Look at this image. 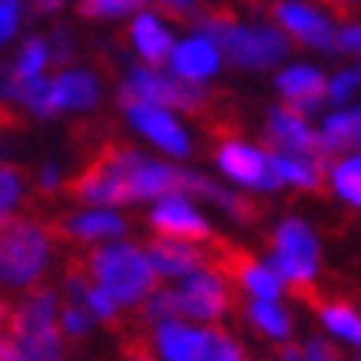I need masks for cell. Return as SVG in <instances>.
Masks as SVG:
<instances>
[{"label":"cell","mask_w":361,"mask_h":361,"mask_svg":"<svg viewBox=\"0 0 361 361\" xmlns=\"http://www.w3.org/2000/svg\"><path fill=\"white\" fill-rule=\"evenodd\" d=\"M358 142H361V136H358Z\"/></svg>","instance_id":"40"},{"label":"cell","mask_w":361,"mask_h":361,"mask_svg":"<svg viewBox=\"0 0 361 361\" xmlns=\"http://www.w3.org/2000/svg\"><path fill=\"white\" fill-rule=\"evenodd\" d=\"M219 60H222V50L209 37H202V33L189 37L183 44H176L173 54H169L173 77L186 80V83H196V87L219 70Z\"/></svg>","instance_id":"14"},{"label":"cell","mask_w":361,"mask_h":361,"mask_svg":"<svg viewBox=\"0 0 361 361\" xmlns=\"http://www.w3.org/2000/svg\"><path fill=\"white\" fill-rule=\"evenodd\" d=\"M11 335L20 345L23 361H60L63 345L56 331V298L54 292H33L13 308Z\"/></svg>","instance_id":"5"},{"label":"cell","mask_w":361,"mask_h":361,"mask_svg":"<svg viewBox=\"0 0 361 361\" xmlns=\"http://www.w3.org/2000/svg\"><path fill=\"white\" fill-rule=\"evenodd\" d=\"M63 232L70 239L80 242H97V239H116L126 232V222L110 212V209H93V212H80L73 219L63 222Z\"/></svg>","instance_id":"20"},{"label":"cell","mask_w":361,"mask_h":361,"mask_svg":"<svg viewBox=\"0 0 361 361\" xmlns=\"http://www.w3.org/2000/svg\"><path fill=\"white\" fill-rule=\"evenodd\" d=\"M335 47H341V50H361V23H351V27H345V30L338 33V40H335Z\"/></svg>","instance_id":"35"},{"label":"cell","mask_w":361,"mask_h":361,"mask_svg":"<svg viewBox=\"0 0 361 361\" xmlns=\"http://www.w3.org/2000/svg\"><path fill=\"white\" fill-rule=\"evenodd\" d=\"M50 262V232L37 222L7 219L0 226V285L20 288L44 275Z\"/></svg>","instance_id":"4"},{"label":"cell","mask_w":361,"mask_h":361,"mask_svg":"<svg viewBox=\"0 0 361 361\" xmlns=\"http://www.w3.org/2000/svg\"><path fill=\"white\" fill-rule=\"evenodd\" d=\"M123 110H126L133 126L146 140H153L159 149L173 156H189V136L169 110H159V106H149V103H123Z\"/></svg>","instance_id":"12"},{"label":"cell","mask_w":361,"mask_h":361,"mask_svg":"<svg viewBox=\"0 0 361 361\" xmlns=\"http://www.w3.org/2000/svg\"><path fill=\"white\" fill-rule=\"evenodd\" d=\"M17 199H20V176L7 169V166H0V222L7 219V209Z\"/></svg>","instance_id":"30"},{"label":"cell","mask_w":361,"mask_h":361,"mask_svg":"<svg viewBox=\"0 0 361 361\" xmlns=\"http://www.w3.org/2000/svg\"><path fill=\"white\" fill-rule=\"evenodd\" d=\"M269 156V169L272 176L282 183H292V186H302V189H315L322 183V173H318V163L315 159H305V156H288V153H279L272 149Z\"/></svg>","instance_id":"21"},{"label":"cell","mask_w":361,"mask_h":361,"mask_svg":"<svg viewBox=\"0 0 361 361\" xmlns=\"http://www.w3.org/2000/svg\"><path fill=\"white\" fill-rule=\"evenodd\" d=\"M17 23H20V4H4L0 0V47L17 33Z\"/></svg>","instance_id":"33"},{"label":"cell","mask_w":361,"mask_h":361,"mask_svg":"<svg viewBox=\"0 0 361 361\" xmlns=\"http://www.w3.org/2000/svg\"><path fill=\"white\" fill-rule=\"evenodd\" d=\"M60 325H63L70 335H87L90 325H93V315L80 305H66L63 312H60Z\"/></svg>","instance_id":"31"},{"label":"cell","mask_w":361,"mask_h":361,"mask_svg":"<svg viewBox=\"0 0 361 361\" xmlns=\"http://www.w3.org/2000/svg\"><path fill=\"white\" fill-rule=\"evenodd\" d=\"M156 348L163 361H242V348L219 329H199L189 322L156 325Z\"/></svg>","instance_id":"6"},{"label":"cell","mask_w":361,"mask_h":361,"mask_svg":"<svg viewBox=\"0 0 361 361\" xmlns=\"http://www.w3.org/2000/svg\"><path fill=\"white\" fill-rule=\"evenodd\" d=\"M322 312V322L325 329L335 331L338 338L351 341V345H361V315L345 302H329V305H318Z\"/></svg>","instance_id":"23"},{"label":"cell","mask_w":361,"mask_h":361,"mask_svg":"<svg viewBox=\"0 0 361 361\" xmlns=\"http://www.w3.org/2000/svg\"><path fill=\"white\" fill-rule=\"evenodd\" d=\"M130 361H153V355H146V351H133V355H130Z\"/></svg>","instance_id":"39"},{"label":"cell","mask_w":361,"mask_h":361,"mask_svg":"<svg viewBox=\"0 0 361 361\" xmlns=\"http://www.w3.org/2000/svg\"><path fill=\"white\" fill-rule=\"evenodd\" d=\"M282 361H305V355H302L298 348H285L282 351Z\"/></svg>","instance_id":"38"},{"label":"cell","mask_w":361,"mask_h":361,"mask_svg":"<svg viewBox=\"0 0 361 361\" xmlns=\"http://www.w3.org/2000/svg\"><path fill=\"white\" fill-rule=\"evenodd\" d=\"M87 279L97 288H103L116 305H136L142 298L153 295L156 272L146 252L136 245H103L87 259Z\"/></svg>","instance_id":"3"},{"label":"cell","mask_w":361,"mask_h":361,"mask_svg":"<svg viewBox=\"0 0 361 361\" xmlns=\"http://www.w3.org/2000/svg\"><path fill=\"white\" fill-rule=\"evenodd\" d=\"M99 99V83L87 70H66L54 80L56 110H90Z\"/></svg>","instance_id":"19"},{"label":"cell","mask_w":361,"mask_h":361,"mask_svg":"<svg viewBox=\"0 0 361 361\" xmlns=\"http://www.w3.org/2000/svg\"><path fill=\"white\" fill-rule=\"evenodd\" d=\"M50 50L56 54V60H60V63H66V60H70V33H66V30H56Z\"/></svg>","instance_id":"36"},{"label":"cell","mask_w":361,"mask_h":361,"mask_svg":"<svg viewBox=\"0 0 361 361\" xmlns=\"http://www.w3.org/2000/svg\"><path fill=\"white\" fill-rule=\"evenodd\" d=\"M146 318L163 325V322H176L179 318V302H176V288H159L146 298Z\"/></svg>","instance_id":"28"},{"label":"cell","mask_w":361,"mask_h":361,"mask_svg":"<svg viewBox=\"0 0 361 361\" xmlns=\"http://www.w3.org/2000/svg\"><path fill=\"white\" fill-rule=\"evenodd\" d=\"M331 186L345 202L361 206V156H351V159L331 166Z\"/></svg>","instance_id":"26"},{"label":"cell","mask_w":361,"mask_h":361,"mask_svg":"<svg viewBox=\"0 0 361 361\" xmlns=\"http://www.w3.org/2000/svg\"><path fill=\"white\" fill-rule=\"evenodd\" d=\"M302 355H305V361H338V351L331 348L329 341H322V338H312V341H308Z\"/></svg>","instance_id":"34"},{"label":"cell","mask_w":361,"mask_h":361,"mask_svg":"<svg viewBox=\"0 0 361 361\" xmlns=\"http://www.w3.org/2000/svg\"><path fill=\"white\" fill-rule=\"evenodd\" d=\"M279 90H282V97L292 103V110L295 113H312L322 106V99L329 97V80L322 77L318 70L312 66H288L279 73Z\"/></svg>","instance_id":"16"},{"label":"cell","mask_w":361,"mask_h":361,"mask_svg":"<svg viewBox=\"0 0 361 361\" xmlns=\"http://www.w3.org/2000/svg\"><path fill=\"white\" fill-rule=\"evenodd\" d=\"M202 37H209L235 66L265 70L288 54V40L265 23H235L229 13H202Z\"/></svg>","instance_id":"2"},{"label":"cell","mask_w":361,"mask_h":361,"mask_svg":"<svg viewBox=\"0 0 361 361\" xmlns=\"http://www.w3.org/2000/svg\"><path fill=\"white\" fill-rule=\"evenodd\" d=\"M123 103H149L159 110H199L206 90L179 77H166L156 66H133L123 83Z\"/></svg>","instance_id":"8"},{"label":"cell","mask_w":361,"mask_h":361,"mask_svg":"<svg viewBox=\"0 0 361 361\" xmlns=\"http://www.w3.org/2000/svg\"><path fill=\"white\" fill-rule=\"evenodd\" d=\"M249 318L272 338H288V331H292V318L279 302H252Z\"/></svg>","instance_id":"27"},{"label":"cell","mask_w":361,"mask_h":361,"mask_svg":"<svg viewBox=\"0 0 361 361\" xmlns=\"http://www.w3.org/2000/svg\"><path fill=\"white\" fill-rule=\"evenodd\" d=\"M355 90H358V73H351V70H341L338 77L329 80V99L331 103H345V99H351Z\"/></svg>","instance_id":"32"},{"label":"cell","mask_w":361,"mask_h":361,"mask_svg":"<svg viewBox=\"0 0 361 361\" xmlns=\"http://www.w3.org/2000/svg\"><path fill=\"white\" fill-rule=\"evenodd\" d=\"M269 136L279 146V153L288 156H305V159H315L322 156L318 149V133L305 123L302 113H295L292 106H275L269 113Z\"/></svg>","instance_id":"13"},{"label":"cell","mask_w":361,"mask_h":361,"mask_svg":"<svg viewBox=\"0 0 361 361\" xmlns=\"http://www.w3.org/2000/svg\"><path fill=\"white\" fill-rule=\"evenodd\" d=\"M216 159H219L222 173L229 176V179H235L239 186L262 189V192L279 189V179H275L272 169H269V156H265L262 149H252V146H245V142H239V140H229L219 146Z\"/></svg>","instance_id":"11"},{"label":"cell","mask_w":361,"mask_h":361,"mask_svg":"<svg viewBox=\"0 0 361 361\" xmlns=\"http://www.w3.org/2000/svg\"><path fill=\"white\" fill-rule=\"evenodd\" d=\"M146 259L153 265L156 279H186V275L202 269V252L189 242H173V239H156L146 252Z\"/></svg>","instance_id":"17"},{"label":"cell","mask_w":361,"mask_h":361,"mask_svg":"<svg viewBox=\"0 0 361 361\" xmlns=\"http://www.w3.org/2000/svg\"><path fill=\"white\" fill-rule=\"evenodd\" d=\"M176 302H179V322L183 318H196V322H212L219 318L229 305V292L219 272L212 269H199L186 275L183 285L176 288Z\"/></svg>","instance_id":"9"},{"label":"cell","mask_w":361,"mask_h":361,"mask_svg":"<svg viewBox=\"0 0 361 361\" xmlns=\"http://www.w3.org/2000/svg\"><path fill=\"white\" fill-rule=\"evenodd\" d=\"M358 136H361V106L358 110H338L322 123L318 149H322V153L345 149V146H351V142H358Z\"/></svg>","instance_id":"22"},{"label":"cell","mask_w":361,"mask_h":361,"mask_svg":"<svg viewBox=\"0 0 361 361\" xmlns=\"http://www.w3.org/2000/svg\"><path fill=\"white\" fill-rule=\"evenodd\" d=\"M80 11L87 13V17H123V13H130V11H140V4L136 0H90Z\"/></svg>","instance_id":"29"},{"label":"cell","mask_w":361,"mask_h":361,"mask_svg":"<svg viewBox=\"0 0 361 361\" xmlns=\"http://www.w3.org/2000/svg\"><path fill=\"white\" fill-rule=\"evenodd\" d=\"M275 20L282 23L285 33L298 37L302 44L322 47V50L335 47V40H338V33H335L329 17L315 11V7H305V4H279L275 7Z\"/></svg>","instance_id":"15"},{"label":"cell","mask_w":361,"mask_h":361,"mask_svg":"<svg viewBox=\"0 0 361 361\" xmlns=\"http://www.w3.org/2000/svg\"><path fill=\"white\" fill-rule=\"evenodd\" d=\"M56 183H60V176H56V166H47L44 176H40V186H44V189H56Z\"/></svg>","instance_id":"37"},{"label":"cell","mask_w":361,"mask_h":361,"mask_svg":"<svg viewBox=\"0 0 361 361\" xmlns=\"http://www.w3.org/2000/svg\"><path fill=\"white\" fill-rule=\"evenodd\" d=\"M47 63H50V44H47L44 37H30V40L20 47V54H17V60H13L11 70L20 83H27V80L44 77Z\"/></svg>","instance_id":"24"},{"label":"cell","mask_w":361,"mask_h":361,"mask_svg":"<svg viewBox=\"0 0 361 361\" xmlns=\"http://www.w3.org/2000/svg\"><path fill=\"white\" fill-rule=\"evenodd\" d=\"M269 265L282 282H292L298 292H305V285H312L318 275L315 232L302 219H285L272 239V262Z\"/></svg>","instance_id":"7"},{"label":"cell","mask_w":361,"mask_h":361,"mask_svg":"<svg viewBox=\"0 0 361 361\" xmlns=\"http://www.w3.org/2000/svg\"><path fill=\"white\" fill-rule=\"evenodd\" d=\"M17 103H23V106H27L30 113H37V116H54V113H56L54 80L37 77V80L20 83V90H17Z\"/></svg>","instance_id":"25"},{"label":"cell","mask_w":361,"mask_h":361,"mask_svg":"<svg viewBox=\"0 0 361 361\" xmlns=\"http://www.w3.org/2000/svg\"><path fill=\"white\" fill-rule=\"evenodd\" d=\"M149 222L153 229L163 235V239H173V242H202L209 239V222L202 219L196 212V206L189 202L186 196H166L159 199L149 212Z\"/></svg>","instance_id":"10"},{"label":"cell","mask_w":361,"mask_h":361,"mask_svg":"<svg viewBox=\"0 0 361 361\" xmlns=\"http://www.w3.org/2000/svg\"><path fill=\"white\" fill-rule=\"evenodd\" d=\"M186 169L146 159L133 149H106L73 183V196L97 206H116V202H136L153 196H186Z\"/></svg>","instance_id":"1"},{"label":"cell","mask_w":361,"mask_h":361,"mask_svg":"<svg viewBox=\"0 0 361 361\" xmlns=\"http://www.w3.org/2000/svg\"><path fill=\"white\" fill-rule=\"evenodd\" d=\"M130 37H133V47L136 54L146 60V63H166L169 54H173V33L163 27V20L156 13H136V20L130 27Z\"/></svg>","instance_id":"18"}]
</instances>
